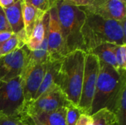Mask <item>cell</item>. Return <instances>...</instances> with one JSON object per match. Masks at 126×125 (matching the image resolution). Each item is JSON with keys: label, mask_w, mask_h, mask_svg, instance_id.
Returning <instances> with one entry per match:
<instances>
[{"label": "cell", "mask_w": 126, "mask_h": 125, "mask_svg": "<svg viewBox=\"0 0 126 125\" xmlns=\"http://www.w3.org/2000/svg\"><path fill=\"white\" fill-rule=\"evenodd\" d=\"M23 122H26L27 125H44V123H42L41 122H40L35 117H29V118H27Z\"/></svg>", "instance_id": "29"}, {"label": "cell", "mask_w": 126, "mask_h": 125, "mask_svg": "<svg viewBox=\"0 0 126 125\" xmlns=\"http://www.w3.org/2000/svg\"><path fill=\"white\" fill-rule=\"evenodd\" d=\"M18 121L16 118L0 116V125H17Z\"/></svg>", "instance_id": "26"}, {"label": "cell", "mask_w": 126, "mask_h": 125, "mask_svg": "<svg viewBox=\"0 0 126 125\" xmlns=\"http://www.w3.org/2000/svg\"><path fill=\"white\" fill-rule=\"evenodd\" d=\"M66 112L67 107H62L54 111L32 117H35L46 125H66Z\"/></svg>", "instance_id": "18"}, {"label": "cell", "mask_w": 126, "mask_h": 125, "mask_svg": "<svg viewBox=\"0 0 126 125\" xmlns=\"http://www.w3.org/2000/svg\"><path fill=\"white\" fill-rule=\"evenodd\" d=\"M100 69V60L98 57L91 53H86L84 67L82 90L78 108L83 114L91 116L92 103L95 91Z\"/></svg>", "instance_id": "7"}, {"label": "cell", "mask_w": 126, "mask_h": 125, "mask_svg": "<svg viewBox=\"0 0 126 125\" xmlns=\"http://www.w3.org/2000/svg\"><path fill=\"white\" fill-rule=\"evenodd\" d=\"M85 13L86 18L81 29L85 52L89 53L106 43L126 44V19L117 21L105 19L86 11Z\"/></svg>", "instance_id": "1"}, {"label": "cell", "mask_w": 126, "mask_h": 125, "mask_svg": "<svg viewBox=\"0 0 126 125\" xmlns=\"http://www.w3.org/2000/svg\"><path fill=\"white\" fill-rule=\"evenodd\" d=\"M18 0H0V7L3 9L7 8L16 3Z\"/></svg>", "instance_id": "30"}, {"label": "cell", "mask_w": 126, "mask_h": 125, "mask_svg": "<svg viewBox=\"0 0 126 125\" xmlns=\"http://www.w3.org/2000/svg\"><path fill=\"white\" fill-rule=\"evenodd\" d=\"M110 111L116 115L118 125H126V77L121 83Z\"/></svg>", "instance_id": "13"}, {"label": "cell", "mask_w": 126, "mask_h": 125, "mask_svg": "<svg viewBox=\"0 0 126 125\" xmlns=\"http://www.w3.org/2000/svg\"><path fill=\"white\" fill-rule=\"evenodd\" d=\"M21 9L24 21V31L27 41L36 24L43 18L46 13L39 10L25 0H22L21 1Z\"/></svg>", "instance_id": "12"}, {"label": "cell", "mask_w": 126, "mask_h": 125, "mask_svg": "<svg viewBox=\"0 0 126 125\" xmlns=\"http://www.w3.org/2000/svg\"><path fill=\"white\" fill-rule=\"evenodd\" d=\"M62 1L68 4L78 7H85L89 4H90L91 2L92 1V0H62Z\"/></svg>", "instance_id": "25"}, {"label": "cell", "mask_w": 126, "mask_h": 125, "mask_svg": "<svg viewBox=\"0 0 126 125\" xmlns=\"http://www.w3.org/2000/svg\"><path fill=\"white\" fill-rule=\"evenodd\" d=\"M89 125H116L117 119L116 115L108 108H102L92 114Z\"/></svg>", "instance_id": "20"}, {"label": "cell", "mask_w": 126, "mask_h": 125, "mask_svg": "<svg viewBox=\"0 0 126 125\" xmlns=\"http://www.w3.org/2000/svg\"><path fill=\"white\" fill-rule=\"evenodd\" d=\"M91 122V116L86 114H81L75 125H89Z\"/></svg>", "instance_id": "27"}, {"label": "cell", "mask_w": 126, "mask_h": 125, "mask_svg": "<svg viewBox=\"0 0 126 125\" xmlns=\"http://www.w3.org/2000/svg\"><path fill=\"white\" fill-rule=\"evenodd\" d=\"M49 26L47 34L48 60H60L64 56V43L58 22L56 7L49 12Z\"/></svg>", "instance_id": "10"}, {"label": "cell", "mask_w": 126, "mask_h": 125, "mask_svg": "<svg viewBox=\"0 0 126 125\" xmlns=\"http://www.w3.org/2000/svg\"><path fill=\"white\" fill-rule=\"evenodd\" d=\"M12 32V30L7 20L4 10L0 7V32Z\"/></svg>", "instance_id": "24"}, {"label": "cell", "mask_w": 126, "mask_h": 125, "mask_svg": "<svg viewBox=\"0 0 126 125\" xmlns=\"http://www.w3.org/2000/svg\"><path fill=\"white\" fill-rule=\"evenodd\" d=\"M118 71L120 73L126 71V44L117 45L115 52Z\"/></svg>", "instance_id": "22"}, {"label": "cell", "mask_w": 126, "mask_h": 125, "mask_svg": "<svg viewBox=\"0 0 126 125\" xmlns=\"http://www.w3.org/2000/svg\"><path fill=\"white\" fill-rule=\"evenodd\" d=\"M81 8L105 19L117 21L126 19V2L123 0H92L90 4Z\"/></svg>", "instance_id": "9"}, {"label": "cell", "mask_w": 126, "mask_h": 125, "mask_svg": "<svg viewBox=\"0 0 126 125\" xmlns=\"http://www.w3.org/2000/svg\"><path fill=\"white\" fill-rule=\"evenodd\" d=\"M49 13H46L43 18L36 24L31 35L27 41L26 46L31 52L38 49L43 41L49 25Z\"/></svg>", "instance_id": "15"}, {"label": "cell", "mask_w": 126, "mask_h": 125, "mask_svg": "<svg viewBox=\"0 0 126 125\" xmlns=\"http://www.w3.org/2000/svg\"><path fill=\"white\" fill-rule=\"evenodd\" d=\"M83 114L82 111L78 108V106L70 104L67 107L66 117V125H75L80 116Z\"/></svg>", "instance_id": "23"}, {"label": "cell", "mask_w": 126, "mask_h": 125, "mask_svg": "<svg viewBox=\"0 0 126 125\" xmlns=\"http://www.w3.org/2000/svg\"><path fill=\"white\" fill-rule=\"evenodd\" d=\"M117 46V45L116 44L106 43L98 46L90 52L95 55L98 57L100 61H102L111 66L117 71H118V66H117L116 55H115Z\"/></svg>", "instance_id": "16"}, {"label": "cell", "mask_w": 126, "mask_h": 125, "mask_svg": "<svg viewBox=\"0 0 126 125\" xmlns=\"http://www.w3.org/2000/svg\"></svg>", "instance_id": "33"}, {"label": "cell", "mask_w": 126, "mask_h": 125, "mask_svg": "<svg viewBox=\"0 0 126 125\" xmlns=\"http://www.w3.org/2000/svg\"><path fill=\"white\" fill-rule=\"evenodd\" d=\"M14 35V33L13 32H0V46L8 41L10 38H12Z\"/></svg>", "instance_id": "28"}, {"label": "cell", "mask_w": 126, "mask_h": 125, "mask_svg": "<svg viewBox=\"0 0 126 125\" xmlns=\"http://www.w3.org/2000/svg\"><path fill=\"white\" fill-rule=\"evenodd\" d=\"M17 125H27L26 122H23V121H18V124H17Z\"/></svg>", "instance_id": "31"}, {"label": "cell", "mask_w": 126, "mask_h": 125, "mask_svg": "<svg viewBox=\"0 0 126 125\" xmlns=\"http://www.w3.org/2000/svg\"><path fill=\"white\" fill-rule=\"evenodd\" d=\"M70 104L60 88L54 84L36 99L24 103L20 121L52 112L62 107H68Z\"/></svg>", "instance_id": "5"}, {"label": "cell", "mask_w": 126, "mask_h": 125, "mask_svg": "<svg viewBox=\"0 0 126 125\" xmlns=\"http://www.w3.org/2000/svg\"><path fill=\"white\" fill-rule=\"evenodd\" d=\"M26 42L27 38L24 30L18 34H14L12 38L0 46V57L8 55L18 48L22 47L26 44Z\"/></svg>", "instance_id": "19"}, {"label": "cell", "mask_w": 126, "mask_h": 125, "mask_svg": "<svg viewBox=\"0 0 126 125\" xmlns=\"http://www.w3.org/2000/svg\"><path fill=\"white\" fill-rule=\"evenodd\" d=\"M123 1H126V0H123Z\"/></svg>", "instance_id": "32"}, {"label": "cell", "mask_w": 126, "mask_h": 125, "mask_svg": "<svg viewBox=\"0 0 126 125\" xmlns=\"http://www.w3.org/2000/svg\"><path fill=\"white\" fill-rule=\"evenodd\" d=\"M30 52L25 44L0 57V82L21 76L29 63Z\"/></svg>", "instance_id": "8"}, {"label": "cell", "mask_w": 126, "mask_h": 125, "mask_svg": "<svg viewBox=\"0 0 126 125\" xmlns=\"http://www.w3.org/2000/svg\"><path fill=\"white\" fill-rule=\"evenodd\" d=\"M21 1L22 0H18L10 7L4 9L7 20L14 34H18L24 30Z\"/></svg>", "instance_id": "14"}, {"label": "cell", "mask_w": 126, "mask_h": 125, "mask_svg": "<svg viewBox=\"0 0 126 125\" xmlns=\"http://www.w3.org/2000/svg\"><path fill=\"white\" fill-rule=\"evenodd\" d=\"M61 60H54V61L47 60L46 72H45L43 81L41 83V85L35 95V99L38 97L40 95H41L45 91H47L52 85H53L55 84L57 75H58L59 69H60Z\"/></svg>", "instance_id": "17"}, {"label": "cell", "mask_w": 126, "mask_h": 125, "mask_svg": "<svg viewBox=\"0 0 126 125\" xmlns=\"http://www.w3.org/2000/svg\"><path fill=\"white\" fill-rule=\"evenodd\" d=\"M56 9L65 55L77 49L83 51L81 29L86 18L85 11L81 7L68 4L62 0L58 1Z\"/></svg>", "instance_id": "3"}, {"label": "cell", "mask_w": 126, "mask_h": 125, "mask_svg": "<svg viewBox=\"0 0 126 125\" xmlns=\"http://www.w3.org/2000/svg\"><path fill=\"white\" fill-rule=\"evenodd\" d=\"M126 71L120 73L111 66L100 61V69L92 103L91 115L102 108L111 110L114 99L120 88Z\"/></svg>", "instance_id": "4"}, {"label": "cell", "mask_w": 126, "mask_h": 125, "mask_svg": "<svg viewBox=\"0 0 126 125\" xmlns=\"http://www.w3.org/2000/svg\"><path fill=\"white\" fill-rule=\"evenodd\" d=\"M24 102L21 76L0 82V116L20 120Z\"/></svg>", "instance_id": "6"}, {"label": "cell", "mask_w": 126, "mask_h": 125, "mask_svg": "<svg viewBox=\"0 0 126 125\" xmlns=\"http://www.w3.org/2000/svg\"><path fill=\"white\" fill-rule=\"evenodd\" d=\"M44 13H48L55 7L60 0H25Z\"/></svg>", "instance_id": "21"}, {"label": "cell", "mask_w": 126, "mask_h": 125, "mask_svg": "<svg viewBox=\"0 0 126 125\" xmlns=\"http://www.w3.org/2000/svg\"><path fill=\"white\" fill-rule=\"evenodd\" d=\"M47 62L25 68L21 74L24 103L29 102L35 99L43 81L47 69Z\"/></svg>", "instance_id": "11"}, {"label": "cell", "mask_w": 126, "mask_h": 125, "mask_svg": "<svg viewBox=\"0 0 126 125\" xmlns=\"http://www.w3.org/2000/svg\"><path fill=\"white\" fill-rule=\"evenodd\" d=\"M86 52L75 50L65 55L61 63L55 84L64 94L69 102L78 106L83 79Z\"/></svg>", "instance_id": "2"}]
</instances>
